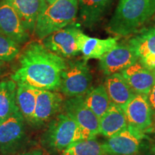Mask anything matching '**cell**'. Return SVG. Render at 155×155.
Segmentation results:
<instances>
[{
	"label": "cell",
	"mask_w": 155,
	"mask_h": 155,
	"mask_svg": "<svg viewBox=\"0 0 155 155\" xmlns=\"http://www.w3.org/2000/svg\"><path fill=\"white\" fill-rule=\"evenodd\" d=\"M65 58L47 49L42 43L32 42L19 55V67L11 75L17 84L24 83L38 89L60 90Z\"/></svg>",
	"instance_id": "6da1fadb"
},
{
	"label": "cell",
	"mask_w": 155,
	"mask_h": 155,
	"mask_svg": "<svg viewBox=\"0 0 155 155\" xmlns=\"http://www.w3.org/2000/svg\"><path fill=\"white\" fill-rule=\"evenodd\" d=\"M155 16V0H119L108 25V30L117 37L137 33Z\"/></svg>",
	"instance_id": "7a4b0ae2"
},
{
	"label": "cell",
	"mask_w": 155,
	"mask_h": 155,
	"mask_svg": "<svg viewBox=\"0 0 155 155\" xmlns=\"http://www.w3.org/2000/svg\"><path fill=\"white\" fill-rule=\"evenodd\" d=\"M85 140L82 129L66 113L58 114L49 123L41 143L50 152L65 151L78 141Z\"/></svg>",
	"instance_id": "3957f363"
},
{
	"label": "cell",
	"mask_w": 155,
	"mask_h": 155,
	"mask_svg": "<svg viewBox=\"0 0 155 155\" xmlns=\"http://www.w3.org/2000/svg\"><path fill=\"white\" fill-rule=\"evenodd\" d=\"M78 14V0H57L47 5L37 20L34 34L42 40L56 31L72 25Z\"/></svg>",
	"instance_id": "277c9868"
},
{
	"label": "cell",
	"mask_w": 155,
	"mask_h": 155,
	"mask_svg": "<svg viewBox=\"0 0 155 155\" xmlns=\"http://www.w3.org/2000/svg\"><path fill=\"white\" fill-rule=\"evenodd\" d=\"M92 81L87 61L83 58L66 61V66L62 73L60 91L68 98L83 96L91 88Z\"/></svg>",
	"instance_id": "5b68a950"
},
{
	"label": "cell",
	"mask_w": 155,
	"mask_h": 155,
	"mask_svg": "<svg viewBox=\"0 0 155 155\" xmlns=\"http://www.w3.org/2000/svg\"><path fill=\"white\" fill-rule=\"evenodd\" d=\"M26 140L25 118L18 108L0 124V150L5 154H14L24 147Z\"/></svg>",
	"instance_id": "8992f818"
},
{
	"label": "cell",
	"mask_w": 155,
	"mask_h": 155,
	"mask_svg": "<svg viewBox=\"0 0 155 155\" xmlns=\"http://www.w3.org/2000/svg\"><path fill=\"white\" fill-rule=\"evenodd\" d=\"M63 109L81 127L84 139H95L99 134V118L86 105L83 96L64 101Z\"/></svg>",
	"instance_id": "52a82bcc"
},
{
	"label": "cell",
	"mask_w": 155,
	"mask_h": 155,
	"mask_svg": "<svg viewBox=\"0 0 155 155\" xmlns=\"http://www.w3.org/2000/svg\"><path fill=\"white\" fill-rule=\"evenodd\" d=\"M81 32L80 28L72 24L42 39V43L56 55L71 58L81 53L78 39Z\"/></svg>",
	"instance_id": "ba28073f"
},
{
	"label": "cell",
	"mask_w": 155,
	"mask_h": 155,
	"mask_svg": "<svg viewBox=\"0 0 155 155\" xmlns=\"http://www.w3.org/2000/svg\"><path fill=\"white\" fill-rule=\"evenodd\" d=\"M144 132L131 124L103 142L108 155H135L140 152Z\"/></svg>",
	"instance_id": "9c48e42d"
},
{
	"label": "cell",
	"mask_w": 155,
	"mask_h": 155,
	"mask_svg": "<svg viewBox=\"0 0 155 155\" xmlns=\"http://www.w3.org/2000/svg\"><path fill=\"white\" fill-rule=\"evenodd\" d=\"M99 60L101 71L108 76L121 73L138 61L139 58L129 42H118Z\"/></svg>",
	"instance_id": "30bf717a"
},
{
	"label": "cell",
	"mask_w": 155,
	"mask_h": 155,
	"mask_svg": "<svg viewBox=\"0 0 155 155\" xmlns=\"http://www.w3.org/2000/svg\"><path fill=\"white\" fill-rule=\"evenodd\" d=\"M0 34L21 45L28 41L30 33L16 11L6 0L0 2Z\"/></svg>",
	"instance_id": "8fae6325"
},
{
	"label": "cell",
	"mask_w": 155,
	"mask_h": 155,
	"mask_svg": "<svg viewBox=\"0 0 155 155\" xmlns=\"http://www.w3.org/2000/svg\"><path fill=\"white\" fill-rule=\"evenodd\" d=\"M63 102L60 93L37 89L35 111L32 124L35 127L44 125L63 108Z\"/></svg>",
	"instance_id": "7c38bea8"
},
{
	"label": "cell",
	"mask_w": 155,
	"mask_h": 155,
	"mask_svg": "<svg viewBox=\"0 0 155 155\" xmlns=\"http://www.w3.org/2000/svg\"><path fill=\"white\" fill-rule=\"evenodd\" d=\"M129 124L143 132L151 127L153 123V112L146 95L137 94L122 108Z\"/></svg>",
	"instance_id": "4fadbf2b"
},
{
	"label": "cell",
	"mask_w": 155,
	"mask_h": 155,
	"mask_svg": "<svg viewBox=\"0 0 155 155\" xmlns=\"http://www.w3.org/2000/svg\"><path fill=\"white\" fill-rule=\"evenodd\" d=\"M128 42L134 50L139 61L155 71V25L141 30Z\"/></svg>",
	"instance_id": "5bb4252c"
},
{
	"label": "cell",
	"mask_w": 155,
	"mask_h": 155,
	"mask_svg": "<svg viewBox=\"0 0 155 155\" xmlns=\"http://www.w3.org/2000/svg\"><path fill=\"white\" fill-rule=\"evenodd\" d=\"M120 73L137 94L148 96L155 83L154 70L147 68L139 61Z\"/></svg>",
	"instance_id": "9a60e30c"
},
{
	"label": "cell",
	"mask_w": 155,
	"mask_h": 155,
	"mask_svg": "<svg viewBox=\"0 0 155 155\" xmlns=\"http://www.w3.org/2000/svg\"><path fill=\"white\" fill-rule=\"evenodd\" d=\"M18 15L29 33H34L37 20L46 5L45 0H6Z\"/></svg>",
	"instance_id": "2e32d148"
},
{
	"label": "cell",
	"mask_w": 155,
	"mask_h": 155,
	"mask_svg": "<svg viewBox=\"0 0 155 155\" xmlns=\"http://www.w3.org/2000/svg\"><path fill=\"white\" fill-rule=\"evenodd\" d=\"M119 39L117 36L106 39L91 38L82 32L78 39L79 49L86 61L100 59L118 43Z\"/></svg>",
	"instance_id": "e0dca14e"
},
{
	"label": "cell",
	"mask_w": 155,
	"mask_h": 155,
	"mask_svg": "<svg viewBox=\"0 0 155 155\" xmlns=\"http://www.w3.org/2000/svg\"><path fill=\"white\" fill-rule=\"evenodd\" d=\"M104 86L111 102L121 108H124L136 94L120 73L108 75Z\"/></svg>",
	"instance_id": "ac0fdd59"
},
{
	"label": "cell",
	"mask_w": 155,
	"mask_h": 155,
	"mask_svg": "<svg viewBox=\"0 0 155 155\" xmlns=\"http://www.w3.org/2000/svg\"><path fill=\"white\" fill-rule=\"evenodd\" d=\"M128 124L124 110L111 103L106 113L99 119V134L109 138L125 129Z\"/></svg>",
	"instance_id": "d6986e66"
},
{
	"label": "cell",
	"mask_w": 155,
	"mask_h": 155,
	"mask_svg": "<svg viewBox=\"0 0 155 155\" xmlns=\"http://www.w3.org/2000/svg\"><path fill=\"white\" fill-rule=\"evenodd\" d=\"M112 0H78L81 22L85 27L91 28L100 22Z\"/></svg>",
	"instance_id": "ffe728a7"
},
{
	"label": "cell",
	"mask_w": 155,
	"mask_h": 155,
	"mask_svg": "<svg viewBox=\"0 0 155 155\" xmlns=\"http://www.w3.org/2000/svg\"><path fill=\"white\" fill-rule=\"evenodd\" d=\"M17 90V84L12 79L0 82V124L18 109L16 103Z\"/></svg>",
	"instance_id": "44dd1931"
},
{
	"label": "cell",
	"mask_w": 155,
	"mask_h": 155,
	"mask_svg": "<svg viewBox=\"0 0 155 155\" xmlns=\"http://www.w3.org/2000/svg\"><path fill=\"white\" fill-rule=\"evenodd\" d=\"M37 89L24 84H17L16 103L19 110L24 116L25 120L32 124L36 106Z\"/></svg>",
	"instance_id": "7402d4cb"
},
{
	"label": "cell",
	"mask_w": 155,
	"mask_h": 155,
	"mask_svg": "<svg viewBox=\"0 0 155 155\" xmlns=\"http://www.w3.org/2000/svg\"><path fill=\"white\" fill-rule=\"evenodd\" d=\"M83 98L88 108L99 119L106 113L111 104L104 85L91 88L83 95Z\"/></svg>",
	"instance_id": "603a6c76"
},
{
	"label": "cell",
	"mask_w": 155,
	"mask_h": 155,
	"mask_svg": "<svg viewBox=\"0 0 155 155\" xmlns=\"http://www.w3.org/2000/svg\"><path fill=\"white\" fill-rule=\"evenodd\" d=\"M61 155H108L103 142L95 139H85L75 143Z\"/></svg>",
	"instance_id": "cb8c5ba5"
},
{
	"label": "cell",
	"mask_w": 155,
	"mask_h": 155,
	"mask_svg": "<svg viewBox=\"0 0 155 155\" xmlns=\"http://www.w3.org/2000/svg\"><path fill=\"white\" fill-rule=\"evenodd\" d=\"M19 44L0 34V61H12L19 56Z\"/></svg>",
	"instance_id": "d4e9b609"
},
{
	"label": "cell",
	"mask_w": 155,
	"mask_h": 155,
	"mask_svg": "<svg viewBox=\"0 0 155 155\" xmlns=\"http://www.w3.org/2000/svg\"><path fill=\"white\" fill-rule=\"evenodd\" d=\"M148 100L150 102V104L152 108V112H153V116H155V83L154 86H152V89H151L150 92L149 93L148 96Z\"/></svg>",
	"instance_id": "484cf974"
},
{
	"label": "cell",
	"mask_w": 155,
	"mask_h": 155,
	"mask_svg": "<svg viewBox=\"0 0 155 155\" xmlns=\"http://www.w3.org/2000/svg\"><path fill=\"white\" fill-rule=\"evenodd\" d=\"M21 155H45L44 152L40 149H36L29 151V152H25Z\"/></svg>",
	"instance_id": "4316f807"
},
{
	"label": "cell",
	"mask_w": 155,
	"mask_h": 155,
	"mask_svg": "<svg viewBox=\"0 0 155 155\" xmlns=\"http://www.w3.org/2000/svg\"><path fill=\"white\" fill-rule=\"evenodd\" d=\"M150 151H151V152H152L153 154L155 155V141H153L152 144H151Z\"/></svg>",
	"instance_id": "83f0119b"
},
{
	"label": "cell",
	"mask_w": 155,
	"mask_h": 155,
	"mask_svg": "<svg viewBox=\"0 0 155 155\" xmlns=\"http://www.w3.org/2000/svg\"><path fill=\"white\" fill-rule=\"evenodd\" d=\"M56 1H57V0H45V2L46 5H51V4L54 3Z\"/></svg>",
	"instance_id": "f1b7e54d"
},
{
	"label": "cell",
	"mask_w": 155,
	"mask_h": 155,
	"mask_svg": "<svg viewBox=\"0 0 155 155\" xmlns=\"http://www.w3.org/2000/svg\"><path fill=\"white\" fill-rule=\"evenodd\" d=\"M3 64H4V62H2V61H0V67H1L2 65H3Z\"/></svg>",
	"instance_id": "f546056e"
},
{
	"label": "cell",
	"mask_w": 155,
	"mask_h": 155,
	"mask_svg": "<svg viewBox=\"0 0 155 155\" xmlns=\"http://www.w3.org/2000/svg\"><path fill=\"white\" fill-rule=\"evenodd\" d=\"M2 68L1 67H0V75H1V73H2Z\"/></svg>",
	"instance_id": "4dcf8cb0"
},
{
	"label": "cell",
	"mask_w": 155,
	"mask_h": 155,
	"mask_svg": "<svg viewBox=\"0 0 155 155\" xmlns=\"http://www.w3.org/2000/svg\"><path fill=\"white\" fill-rule=\"evenodd\" d=\"M135 155H141V154H135Z\"/></svg>",
	"instance_id": "1f68e13d"
},
{
	"label": "cell",
	"mask_w": 155,
	"mask_h": 155,
	"mask_svg": "<svg viewBox=\"0 0 155 155\" xmlns=\"http://www.w3.org/2000/svg\"><path fill=\"white\" fill-rule=\"evenodd\" d=\"M154 20H155V16H154Z\"/></svg>",
	"instance_id": "d6a6232c"
}]
</instances>
